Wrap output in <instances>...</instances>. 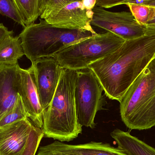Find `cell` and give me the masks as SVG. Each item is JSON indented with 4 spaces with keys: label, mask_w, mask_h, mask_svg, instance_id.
<instances>
[{
    "label": "cell",
    "mask_w": 155,
    "mask_h": 155,
    "mask_svg": "<svg viewBox=\"0 0 155 155\" xmlns=\"http://www.w3.org/2000/svg\"><path fill=\"white\" fill-rule=\"evenodd\" d=\"M155 57V35L127 40L114 52L88 66L105 95L120 103L134 81Z\"/></svg>",
    "instance_id": "cell-1"
},
{
    "label": "cell",
    "mask_w": 155,
    "mask_h": 155,
    "mask_svg": "<svg viewBox=\"0 0 155 155\" xmlns=\"http://www.w3.org/2000/svg\"><path fill=\"white\" fill-rule=\"evenodd\" d=\"M84 30L54 27L43 19L24 28L18 35L25 55L31 62L54 55L71 45L97 34Z\"/></svg>",
    "instance_id": "cell-4"
},
{
    "label": "cell",
    "mask_w": 155,
    "mask_h": 155,
    "mask_svg": "<svg viewBox=\"0 0 155 155\" xmlns=\"http://www.w3.org/2000/svg\"><path fill=\"white\" fill-rule=\"evenodd\" d=\"M25 55L19 36L9 35L0 44V64L14 65Z\"/></svg>",
    "instance_id": "cell-15"
},
{
    "label": "cell",
    "mask_w": 155,
    "mask_h": 155,
    "mask_svg": "<svg viewBox=\"0 0 155 155\" xmlns=\"http://www.w3.org/2000/svg\"><path fill=\"white\" fill-rule=\"evenodd\" d=\"M151 8V17L145 25V35H155V7Z\"/></svg>",
    "instance_id": "cell-21"
},
{
    "label": "cell",
    "mask_w": 155,
    "mask_h": 155,
    "mask_svg": "<svg viewBox=\"0 0 155 155\" xmlns=\"http://www.w3.org/2000/svg\"><path fill=\"white\" fill-rule=\"evenodd\" d=\"M25 28L41 16L40 0H15Z\"/></svg>",
    "instance_id": "cell-16"
},
{
    "label": "cell",
    "mask_w": 155,
    "mask_h": 155,
    "mask_svg": "<svg viewBox=\"0 0 155 155\" xmlns=\"http://www.w3.org/2000/svg\"><path fill=\"white\" fill-rule=\"evenodd\" d=\"M19 64H0V119L16 103L21 83Z\"/></svg>",
    "instance_id": "cell-12"
},
{
    "label": "cell",
    "mask_w": 155,
    "mask_h": 155,
    "mask_svg": "<svg viewBox=\"0 0 155 155\" xmlns=\"http://www.w3.org/2000/svg\"><path fill=\"white\" fill-rule=\"evenodd\" d=\"M21 83L19 94L21 98L28 119L34 126L42 129L44 111L39 100L35 84L33 66L20 68Z\"/></svg>",
    "instance_id": "cell-10"
},
{
    "label": "cell",
    "mask_w": 155,
    "mask_h": 155,
    "mask_svg": "<svg viewBox=\"0 0 155 155\" xmlns=\"http://www.w3.org/2000/svg\"><path fill=\"white\" fill-rule=\"evenodd\" d=\"M147 5L155 7V0H150V2L148 3Z\"/></svg>",
    "instance_id": "cell-26"
},
{
    "label": "cell",
    "mask_w": 155,
    "mask_h": 155,
    "mask_svg": "<svg viewBox=\"0 0 155 155\" xmlns=\"http://www.w3.org/2000/svg\"><path fill=\"white\" fill-rule=\"evenodd\" d=\"M83 3L86 9L93 11L96 4L97 0H83Z\"/></svg>",
    "instance_id": "cell-24"
},
{
    "label": "cell",
    "mask_w": 155,
    "mask_h": 155,
    "mask_svg": "<svg viewBox=\"0 0 155 155\" xmlns=\"http://www.w3.org/2000/svg\"><path fill=\"white\" fill-rule=\"evenodd\" d=\"M38 150L41 151V152L45 153L49 155H68L62 153H59V152H56V151L47 150V149H45L44 148H43V147H40V148H39Z\"/></svg>",
    "instance_id": "cell-25"
},
{
    "label": "cell",
    "mask_w": 155,
    "mask_h": 155,
    "mask_svg": "<svg viewBox=\"0 0 155 155\" xmlns=\"http://www.w3.org/2000/svg\"><path fill=\"white\" fill-rule=\"evenodd\" d=\"M43 137L44 133L42 129L34 126L22 155H35Z\"/></svg>",
    "instance_id": "cell-20"
},
{
    "label": "cell",
    "mask_w": 155,
    "mask_h": 155,
    "mask_svg": "<svg viewBox=\"0 0 155 155\" xmlns=\"http://www.w3.org/2000/svg\"><path fill=\"white\" fill-rule=\"evenodd\" d=\"M126 5L129 7L130 12L137 22L141 25L145 26L151 17V6L131 3H127Z\"/></svg>",
    "instance_id": "cell-19"
},
{
    "label": "cell",
    "mask_w": 155,
    "mask_h": 155,
    "mask_svg": "<svg viewBox=\"0 0 155 155\" xmlns=\"http://www.w3.org/2000/svg\"><path fill=\"white\" fill-rule=\"evenodd\" d=\"M121 119L132 130L155 126V57L132 84L120 102Z\"/></svg>",
    "instance_id": "cell-3"
},
{
    "label": "cell",
    "mask_w": 155,
    "mask_h": 155,
    "mask_svg": "<svg viewBox=\"0 0 155 155\" xmlns=\"http://www.w3.org/2000/svg\"><path fill=\"white\" fill-rule=\"evenodd\" d=\"M26 119H28L27 113L19 94L14 105L0 119V128Z\"/></svg>",
    "instance_id": "cell-17"
},
{
    "label": "cell",
    "mask_w": 155,
    "mask_h": 155,
    "mask_svg": "<svg viewBox=\"0 0 155 155\" xmlns=\"http://www.w3.org/2000/svg\"><path fill=\"white\" fill-rule=\"evenodd\" d=\"M111 137L117 143L118 148L129 155H155V148L120 129L114 130Z\"/></svg>",
    "instance_id": "cell-14"
},
{
    "label": "cell",
    "mask_w": 155,
    "mask_h": 155,
    "mask_svg": "<svg viewBox=\"0 0 155 155\" xmlns=\"http://www.w3.org/2000/svg\"><path fill=\"white\" fill-rule=\"evenodd\" d=\"M91 25L106 30L125 41L145 35V26L139 24L130 12H112L95 6Z\"/></svg>",
    "instance_id": "cell-8"
},
{
    "label": "cell",
    "mask_w": 155,
    "mask_h": 155,
    "mask_svg": "<svg viewBox=\"0 0 155 155\" xmlns=\"http://www.w3.org/2000/svg\"><path fill=\"white\" fill-rule=\"evenodd\" d=\"M121 5H124V0H97L96 6L109 8Z\"/></svg>",
    "instance_id": "cell-22"
},
{
    "label": "cell",
    "mask_w": 155,
    "mask_h": 155,
    "mask_svg": "<svg viewBox=\"0 0 155 155\" xmlns=\"http://www.w3.org/2000/svg\"><path fill=\"white\" fill-rule=\"evenodd\" d=\"M40 18L54 27L96 32L91 25L94 13L82 1L40 0Z\"/></svg>",
    "instance_id": "cell-6"
},
{
    "label": "cell",
    "mask_w": 155,
    "mask_h": 155,
    "mask_svg": "<svg viewBox=\"0 0 155 155\" xmlns=\"http://www.w3.org/2000/svg\"><path fill=\"white\" fill-rule=\"evenodd\" d=\"M13 33V31H9L8 28L2 23H0V44L6 37L9 35H12Z\"/></svg>",
    "instance_id": "cell-23"
},
{
    "label": "cell",
    "mask_w": 155,
    "mask_h": 155,
    "mask_svg": "<svg viewBox=\"0 0 155 155\" xmlns=\"http://www.w3.org/2000/svg\"><path fill=\"white\" fill-rule=\"evenodd\" d=\"M31 65L39 100L44 112L54 96L63 68L52 57L38 59Z\"/></svg>",
    "instance_id": "cell-9"
},
{
    "label": "cell",
    "mask_w": 155,
    "mask_h": 155,
    "mask_svg": "<svg viewBox=\"0 0 155 155\" xmlns=\"http://www.w3.org/2000/svg\"><path fill=\"white\" fill-rule=\"evenodd\" d=\"M37 155H49L45 153H43V152H41V151L38 150V153Z\"/></svg>",
    "instance_id": "cell-27"
},
{
    "label": "cell",
    "mask_w": 155,
    "mask_h": 155,
    "mask_svg": "<svg viewBox=\"0 0 155 155\" xmlns=\"http://www.w3.org/2000/svg\"><path fill=\"white\" fill-rule=\"evenodd\" d=\"M34 126L29 119L0 128V155H22Z\"/></svg>",
    "instance_id": "cell-11"
},
{
    "label": "cell",
    "mask_w": 155,
    "mask_h": 155,
    "mask_svg": "<svg viewBox=\"0 0 155 155\" xmlns=\"http://www.w3.org/2000/svg\"><path fill=\"white\" fill-rule=\"evenodd\" d=\"M47 150L68 155H129L118 147L107 143L91 142L79 145H70L58 141L43 146Z\"/></svg>",
    "instance_id": "cell-13"
},
{
    "label": "cell",
    "mask_w": 155,
    "mask_h": 155,
    "mask_svg": "<svg viewBox=\"0 0 155 155\" xmlns=\"http://www.w3.org/2000/svg\"><path fill=\"white\" fill-rule=\"evenodd\" d=\"M77 77L76 71L63 68L54 96L44 112V137L63 143L72 141L82 133L74 97Z\"/></svg>",
    "instance_id": "cell-2"
},
{
    "label": "cell",
    "mask_w": 155,
    "mask_h": 155,
    "mask_svg": "<svg viewBox=\"0 0 155 155\" xmlns=\"http://www.w3.org/2000/svg\"><path fill=\"white\" fill-rule=\"evenodd\" d=\"M0 14L12 19L25 28L15 0H0Z\"/></svg>",
    "instance_id": "cell-18"
},
{
    "label": "cell",
    "mask_w": 155,
    "mask_h": 155,
    "mask_svg": "<svg viewBox=\"0 0 155 155\" xmlns=\"http://www.w3.org/2000/svg\"><path fill=\"white\" fill-rule=\"evenodd\" d=\"M76 72L74 97L78 121L81 126L94 129L97 113L103 110L106 103L103 90L91 70L87 69Z\"/></svg>",
    "instance_id": "cell-7"
},
{
    "label": "cell",
    "mask_w": 155,
    "mask_h": 155,
    "mask_svg": "<svg viewBox=\"0 0 155 155\" xmlns=\"http://www.w3.org/2000/svg\"><path fill=\"white\" fill-rule=\"evenodd\" d=\"M125 42L110 32L97 34L69 45L53 57L64 69L86 70L89 65L114 52Z\"/></svg>",
    "instance_id": "cell-5"
}]
</instances>
